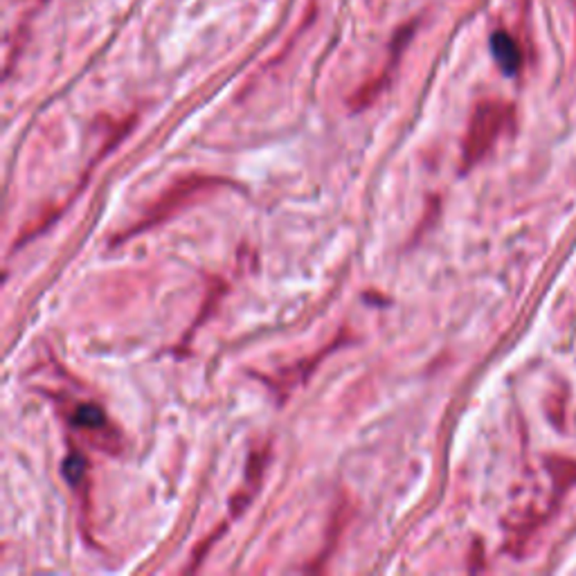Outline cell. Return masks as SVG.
<instances>
[{"label": "cell", "mask_w": 576, "mask_h": 576, "mask_svg": "<svg viewBox=\"0 0 576 576\" xmlns=\"http://www.w3.org/2000/svg\"><path fill=\"white\" fill-rule=\"evenodd\" d=\"M59 410L64 419L68 421L70 428L79 432L93 448L110 455H118L124 448L122 435H119V430L115 428L113 421L108 419V415L98 403L68 398Z\"/></svg>", "instance_id": "3"}, {"label": "cell", "mask_w": 576, "mask_h": 576, "mask_svg": "<svg viewBox=\"0 0 576 576\" xmlns=\"http://www.w3.org/2000/svg\"><path fill=\"white\" fill-rule=\"evenodd\" d=\"M410 35H412V30H410V27H407V30L401 35V43H398L395 55H392L390 66H387V68L381 72V77L372 79L367 86H363V88H360L358 93L354 95V99H352L354 110H360V108L369 107V104H372L374 99H376L378 95H381L383 90H386V86L390 84V79H392V68H395V64H398V57H401L403 47H406V43H407V38H410Z\"/></svg>", "instance_id": "4"}, {"label": "cell", "mask_w": 576, "mask_h": 576, "mask_svg": "<svg viewBox=\"0 0 576 576\" xmlns=\"http://www.w3.org/2000/svg\"><path fill=\"white\" fill-rule=\"evenodd\" d=\"M263 464H266V453H252L251 455V467H248V475H246V484H243V491L237 493V498L232 500V513L234 516H239V513L243 511V509L248 507V502H251L252 493H251V484L252 487H257L259 484V478H262V470H263Z\"/></svg>", "instance_id": "6"}, {"label": "cell", "mask_w": 576, "mask_h": 576, "mask_svg": "<svg viewBox=\"0 0 576 576\" xmlns=\"http://www.w3.org/2000/svg\"><path fill=\"white\" fill-rule=\"evenodd\" d=\"M491 52L504 75H516L522 68V50L518 41L507 30H496L491 35Z\"/></svg>", "instance_id": "5"}, {"label": "cell", "mask_w": 576, "mask_h": 576, "mask_svg": "<svg viewBox=\"0 0 576 576\" xmlns=\"http://www.w3.org/2000/svg\"><path fill=\"white\" fill-rule=\"evenodd\" d=\"M221 185H228V180L214 179V176H185V179L176 180L174 185L165 191V194L158 196V201H153V203L144 210L142 219L138 221L136 225H131L129 230L119 232V237L115 239L113 243L127 242V239H133V237H138V234H142L144 230L156 228V225H160L162 221L171 219V216L179 212V210L187 208L191 201H196L203 194H210V191H214L216 187H221Z\"/></svg>", "instance_id": "2"}, {"label": "cell", "mask_w": 576, "mask_h": 576, "mask_svg": "<svg viewBox=\"0 0 576 576\" xmlns=\"http://www.w3.org/2000/svg\"><path fill=\"white\" fill-rule=\"evenodd\" d=\"M513 124V107L502 99H482L470 113L462 144V170L478 165L493 149L498 138Z\"/></svg>", "instance_id": "1"}, {"label": "cell", "mask_w": 576, "mask_h": 576, "mask_svg": "<svg viewBox=\"0 0 576 576\" xmlns=\"http://www.w3.org/2000/svg\"><path fill=\"white\" fill-rule=\"evenodd\" d=\"M86 468H88V462H86L84 455H81L79 450H72L64 462V475L70 482V487H79V484L84 482Z\"/></svg>", "instance_id": "7"}]
</instances>
